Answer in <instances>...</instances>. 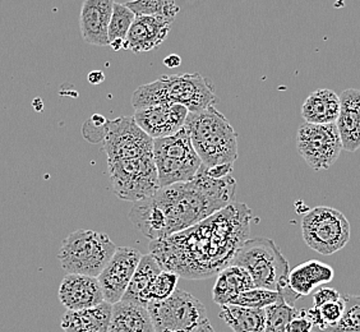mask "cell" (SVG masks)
Masks as SVG:
<instances>
[{
  "instance_id": "1",
  "label": "cell",
  "mask_w": 360,
  "mask_h": 332,
  "mask_svg": "<svg viewBox=\"0 0 360 332\" xmlns=\"http://www.w3.org/2000/svg\"><path fill=\"white\" fill-rule=\"evenodd\" d=\"M252 217L245 203L234 201L191 228L153 241L150 253L162 270L184 279H208L233 263L250 239Z\"/></svg>"
},
{
  "instance_id": "2",
  "label": "cell",
  "mask_w": 360,
  "mask_h": 332,
  "mask_svg": "<svg viewBox=\"0 0 360 332\" xmlns=\"http://www.w3.org/2000/svg\"><path fill=\"white\" fill-rule=\"evenodd\" d=\"M231 175L214 179L201 166L193 179L160 188L153 197L136 202L129 220L148 239L158 241L193 226L236 200Z\"/></svg>"
},
{
  "instance_id": "3",
  "label": "cell",
  "mask_w": 360,
  "mask_h": 332,
  "mask_svg": "<svg viewBox=\"0 0 360 332\" xmlns=\"http://www.w3.org/2000/svg\"><path fill=\"white\" fill-rule=\"evenodd\" d=\"M161 103H173L186 106L189 113L201 111L219 103L212 81L200 73L162 76L147 83L133 92L134 110Z\"/></svg>"
},
{
  "instance_id": "4",
  "label": "cell",
  "mask_w": 360,
  "mask_h": 332,
  "mask_svg": "<svg viewBox=\"0 0 360 332\" xmlns=\"http://www.w3.org/2000/svg\"><path fill=\"white\" fill-rule=\"evenodd\" d=\"M184 129L206 167L234 164L238 159V134L225 115L210 106L188 114Z\"/></svg>"
},
{
  "instance_id": "5",
  "label": "cell",
  "mask_w": 360,
  "mask_h": 332,
  "mask_svg": "<svg viewBox=\"0 0 360 332\" xmlns=\"http://www.w3.org/2000/svg\"><path fill=\"white\" fill-rule=\"evenodd\" d=\"M233 264L250 272L256 288L280 291L294 305L299 298L289 289V262L276 243L267 238L248 239L236 253Z\"/></svg>"
},
{
  "instance_id": "6",
  "label": "cell",
  "mask_w": 360,
  "mask_h": 332,
  "mask_svg": "<svg viewBox=\"0 0 360 332\" xmlns=\"http://www.w3.org/2000/svg\"><path fill=\"white\" fill-rule=\"evenodd\" d=\"M117 248L108 234L81 229L63 241L58 260L67 274L97 277Z\"/></svg>"
},
{
  "instance_id": "7",
  "label": "cell",
  "mask_w": 360,
  "mask_h": 332,
  "mask_svg": "<svg viewBox=\"0 0 360 332\" xmlns=\"http://www.w3.org/2000/svg\"><path fill=\"white\" fill-rule=\"evenodd\" d=\"M153 161L161 188L193 179L202 166L184 127L173 136L153 139Z\"/></svg>"
},
{
  "instance_id": "8",
  "label": "cell",
  "mask_w": 360,
  "mask_h": 332,
  "mask_svg": "<svg viewBox=\"0 0 360 332\" xmlns=\"http://www.w3.org/2000/svg\"><path fill=\"white\" fill-rule=\"evenodd\" d=\"M111 187L123 201H143L159 191V174L153 155L108 161Z\"/></svg>"
},
{
  "instance_id": "9",
  "label": "cell",
  "mask_w": 360,
  "mask_h": 332,
  "mask_svg": "<svg viewBox=\"0 0 360 332\" xmlns=\"http://www.w3.org/2000/svg\"><path fill=\"white\" fill-rule=\"evenodd\" d=\"M302 234L309 248L319 255L331 256L350 241V224L339 210L319 206L305 212Z\"/></svg>"
},
{
  "instance_id": "10",
  "label": "cell",
  "mask_w": 360,
  "mask_h": 332,
  "mask_svg": "<svg viewBox=\"0 0 360 332\" xmlns=\"http://www.w3.org/2000/svg\"><path fill=\"white\" fill-rule=\"evenodd\" d=\"M156 332H187L207 322L206 307L191 293L176 289L170 297L147 305Z\"/></svg>"
},
{
  "instance_id": "11",
  "label": "cell",
  "mask_w": 360,
  "mask_h": 332,
  "mask_svg": "<svg viewBox=\"0 0 360 332\" xmlns=\"http://www.w3.org/2000/svg\"><path fill=\"white\" fill-rule=\"evenodd\" d=\"M300 156L313 170H327L338 161L344 150L336 123L300 125L297 136Z\"/></svg>"
},
{
  "instance_id": "12",
  "label": "cell",
  "mask_w": 360,
  "mask_h": 332,
  "mask_svg": "<svg viewBox=\"0 0 360 332\" xmlns=\"http://www.w3.org/2000/svg\"><path fill=\"white\" fill-rule=\"evenodd\" d=\"M104 151L108 161L153 155V139L137 124L133 117H122L106 122Z\"/></svg>"
},
{
  "instance_id": "13",
  "label": "cell",
  "mask_w": 360,
  "mask_h": 332,
  "mask_svg": "<svg viewBox=\"0 0 360 332\" xmlns=\"http://www.w3.org/2000/svg\"><path fill=\"white\" fill-rule=\"evenodd\" d=\"M142 253L131 247H118L104 270L97 276L104 293L105 302L115 305L124 297Z\"/></svg>"
},
{
  "instance_id": "14",
  "label": "cell",
  "mask_w": 360,
  "mask_h": 332,
  "mask_svg": "<svg viewBox=\"0 0 360 332\" xmlns=\"http://www.w3.org/2000/svg\"><path fill=\"white\" fill-rule=\"evenodd\" d=\"M189 110L186 106L173 103H161L134 113V120L151 139L173 136L180 131L187 119Z\"/></svg>"
},
{
  "instance_id": "15",
  "label": "cell",
  "mask_w": 360,
  "mask_h": 332,
  "mask_svg": "<svg viewBox=\"0 0 360 332\" xmlns=\"http://www.w3.org/2000/svg\"><path fill=\"white\" fill-rule=\"evenodd\" d=\"M173 21L155 15H136L124 42V50L134 54L153 51L167 40Z\"/></svg>"
},
{
  "instance_id": "16",
  "label": "cell",
  "mask_w": 360,
  "mask_h": 332,
  "mask_svg": "<svg viewBox=\"0 0 360 332\" xmlns=\"http://www.w3.org/2000/svg\"><path fill=\"white\" fill-rule=\"evenodd\" d=\"M59 300L68 311H79L104 302L98 279L81 274H67L59 286Z\"/></svg>"
},
{
  "instance_id": "17",
  "label": "cell",
  "mask_w": 360,
  "mask_h": 332,
  "mask_svg": "<svg viewBox=\"0 0 360 332\" xmlns=\"http://www.w3.org/2000/svg\"><path fill=\"white\" fill-rule=\"evenodd\" d=\"M114 0H84L79 14V28L84 42L95 46H109Z\"/></svg>"
},
{
  "instance_id": "18",
  "label": "cell",
  "mask_w": 360,
  "mask_h": 332,
  "mask_svg": "<svg viewBox=\"0 0 360 332\" xmlns=\"http://www.w3.org/2000/svg\"><path fill=\"white\" fill-rule=\"evenodd\" d=\"M342 148L355 153L360 148V90L347 89L340 95L339 118L336 120Z\"/></svg>"
},
{
  "instance_id": "19",
  "label": "cell",
  "mask_w": 360,
  "mask_h": 332,
  "mask_svg": "<svg viewBox=\"0 0 360 332\" xmlns=\"http://www.w3.org/2000/svg\"><path fill=\"white\" fill-rule=\"evenodd\" d=\"M108 332H156L147 307L122 299L112 305Z\"/></svg>"
},
{
  "instance_id": "20",
  "label": "cell",
  "mask_w": 360,
  "mask_h": 332,
  "mask_svg": "<svg viewBox=\"0 0 360 332\" xmlns=\"http://www.w3.org/2000/svg\"><path fill=\"white\" fill-rule=\"evenodd\" d=\"M335 271L327 263L311 260L289 272V289L298 298L307 297L321 285L331 283Z\"/></svg>"
},
{
  "instance_id": "21",
  "label": "cell",
  "mask_w": 360,
  "mask_h": 332,
  "mask_svg": "<svg viewBox=\"0 0 360 332\" xmlns=\"http://www.w3.org/2000/svg\"><path fill=\"white\" fill-rule=\"evenodd\" d=\"M112 305L103 302L98 305L68 311L63 314L60 327L64 332L98 331L108 332L110 324Z\"/></svg>"
},
{
  "instance_id": "22",
  "label": "cell",
  "mask_w": 360,
  "mask_h": 332,
  "mask_svg": "<svg viewBox=\"0 0 360 332\" xmlns=\"http://www.w3.org/2000/svg\"><path fill=\"white\" fill-rule=\"evenodd\" d=\"M253 288L256 286L250 272L242 266L231 263L217 274L212 289V299L216 305H230L238 295Z\"/></svg>"
},
{
  "instance_id": "23",
  "label": "cell",
  "mask_w": 360,
  "mask_h": 332,
  "mask_svg": "<svg viewBox=\"0 0 360 332\" xmlns=\"http://www.w3.org/2000/svg\"><path fill=\"white\" fill-rule=\"evenodd\" d=\"M340 96L333 90L319 89L305 98L302 117L307 123L330 124L339 118Z\"/></svg>"
},
{
  "instance_id": "24",
  "label": "cell",
  "mask_w": 360,
  "mask_h": 332,
  "mask_svg": "<svg viewBox=\"0 0 360 332\" xmlns=\"http://www.w3.org/2000/svg\"><path fill=\"white\" fill-rule=\"evenodd\" d=\"M219 317L234 332H264L266 328V308L225 305Z\"/></svg>"
},
{
  "instance_id": "25",
  "label": "cell",
  "mask_w": 360,
  "mask_h": 332,
  "mask_svg": "<svg viewBox=\"0 0 360 332\" xmlns=\"http://www.w3.org/2000/svg\"><path fill=\"white\" fill-rule=\"evenodd\" d=\"M162 271L158 260L151 255H143L139 261L137 269L134 271L132 280L129 283L128 289L125 291L124 300H132L141 305H146V293L148 290L150 285L153 284L155 277Z\"/></svg>"
},
{
  "instance_id": "26",
  "label": "cell",
  "mask_w": 360,
  "mask_h": 332,
  "mask_svg": "<svg viewBox=\"0 0 360 332\" xmlns=\"http://www.w3.org/2000/svg\"><path fill=\"white\" fill-rule=\"evenodd\" d=\"M125 6L136 15H155L174 21L180 8L175 0H132Z\"/></svg>"
},
{
  "instance_id": "27",
  "label": "cell",
  "mask_w": 360,
  "mask_h": 332,
  "mask_svg": "<svg viewBox=\"0 0 360 332\" xmlns=\"http://www.w3.org/2000/svg\"><path fill=\"white\" fill-rule=\"evenodd\" d=\"M294 305L285 299L266 308V328L264 332H286L291 319L298 313Z\"/></svg>"
},
{
  "instance_id": "28",
  "label": "cell",
  "mask_w": 360,
  "mask_h": 332,
  "mask_svg": "<svg viewBox=\"0 0 360 332\" xmlns=\"http://www.w3.org/2000/svg\"><path fill=\"white\" fill-rule=\"evenodd\" d=\"M136 14L133 13L125 4L114 3L110 23H109V44L112 42H124L132 26Z\"/></svg>"
},
{
  "instance_id": "29",
  "label": "cell",
  "mask_w": 360,
  "mask_h": 332,
  "mask_svg": "<svg viewBox=\"0 0 360 332\" xmlns=\"http://www.w3.org/2000/svg\"><path fill=\"white\" fill-rule=\"evenodd\" d=\"M283 299H285V297L280 291L253 288V289L244 291L240 295H238L233 300V303H230V305H244V307H250V308H267Z\"/></svg>"
},
{
  "instance_id": "30",
  "label": "cell",
  "mask_w": 360,
  "mask_h": 332,
  "mask_svg": "<svg viewBox=\"0 0 360 332\" xmlns=\"http://www.w3.org/2000/svg\"><path fill=\"white\" fill-rule=\"evenodd\" d=\"M345 311L336 325L323 332H360V295H342Z\"/></svg>"
},
{
  "instance_id": "31",
  "label": "cell",
  "mask_w": 360,
  "mask_h": 332,
  "mask_svg": "<svg viewBox=\"0 0 360 332\" xmlns=\"http://www.w3.org/2000/svg\"><path fill=\"white\" fill-rule=\"evenodd\" d=\"M179 275L172 271L162 270L155 277L153 284L150 285L146 293V305L155 300H162L170 297L176 290Z\"/></svg>"
},
{
  "instance_id": "32",
  "label": "cell",
  "mask_w": 360,
  "mask_h": 332,
  "mask_svg": "<svg viewBox=\"0 0 360 332\" xmlns=\"http://www.w3.org/2000/svg\"><path fill=\"white\" fill-rule=\"evenodd\" d=\"M344 311H345V299L342 295L336 300L328 302V303L319 307V316H321L323 326H325L323 331L330 328L331 326L336 325L340 319L342 317Z\"/></svg>"
},
{
  "instance_id": "33",
  "label": "cell",
  "mask_w": 360,
  "mask_h": 332,
  "mask_svg": "<svg viewBox=\"0 0 360 332\" xmlns=\"http://www.w3.org/2000/svg\"><path fill=\"white\" fill-rule=\"evenodd\" d=\"M314 326L312 321L308 317L305 309H299L295 317L291 319L290 324L288 325L286 332H313Z\"/></svg>"
},
{
  "instance_id": "34",
  "label": "cell",
  "mask_w": 360,
  "mask_h": 332,
  "mask_svg": "<svg viewBox=\"0 0 360 332\" xmlns=\"http://www.w3.org/2000/svg\"><path fill=\"white\" fill-rule=\"evenodd\" d=\"M340 297H341V294L333 288H328V286L321 288L319 290L313 294V307L319 308L321 305H326L328 302L339 299Z\"/></svg>"
},
{
  "instance_id": "35",
  "label": "cell",
  "mask_w": 360,
  "mask_h": 332,
  "mask_svg": "<svg viewBox=\"0 0 360 332\" xmlns=\"http://www.w3.org/2000/svg\"><path fill=\"white\" fill-rule=\"evenodd\" d=\"M202 167L208 177H211L214 179H222V178L230 177L234 170L233 164H220V165L211 166V167L202 165Z\"/></svg>"
},
{
  "instance_id": "36",
  "label": "cell",
  "mask_w": 360,
  "mask_h": 332,
  "mask_svg": "<svg viewBox=\"0 0 360 332\" xmlns=\"http://www.w3.org/2000/svg\"><path fill=\"white\" fill-rule=\"evenodd\" d=\"M87 79L91 84H100L105 81L104 73L101 70H92L90 75L87 76Z\"/></svg>"
},
{
  "instance_id": "37",
  "label": "cell",
  "mask_w": 360,
  "mask_h": 332,
  "mask_svg": "<svg viewBox=\"0 0 360 332\" xmlns=\"http://www.w3.org/2000/svg\"><path fill=\"white\" fill-rule=\"evenodd\" d=\"M164 64L167 65V68H178L181 64V58L176 54H172L164 59Z\"/></svg>"
},
{
  "instance_id": "38",
  "label": "cell",
  "mask_w": 360,
  "mask_h": 332,
  "mask_svg": "<svg viewBox=\"0 0 360 332\" xmlns=\"http://www.w3.org/2000/svg\"><path fill=\"white\" fill-rule=\"evenodd\" d=\"M187 332H216L215 330H214V327H212V325L210 324V321H207V322H205V324H202V325L197 326L195 328H193V330H191V331Z\"/></svg>"
},
{
  "instance_id": "39",
  "label": "cell",
  "mask_w": 360,
  "mask_h": 332,
  "mask_svg": "<svg viewBox=\"0 0 360 332\" xmlns=\"http://www.w3.org/2000/svg\"><path fill=\"white\" fill-rule=\"evenodd\" d=\"M86 332H98V331H86Z\"/></svg>"
},
{
  "instance_id": "40",
  "label": "cell",
  "mask_w": 360,
  "mask_h": 332,
  "mask_svg": "<svg viewBox=\"0 0 360 332\" xmlns=\"http://www.w3.org/2000/svg\"><path fill=\"white\" fill-rule=\"evenodd\" d=\"M316 332H323V331H319V330H317V331H316Z\"/></svg>"
},
{
  "instance_id": "41",
  "label": "cell",
  "mask_w": 360,
  "mask_h": 332,
  "mask_svg": "<svg viewBox=\"0 0 360 332\" xmlns=\"http://www.w3.org/2000/svg\"><path fill=\"white\" fill-rule=\"evenodd\" d=\"M313 332H316V331H313Z\"/></svg>"
}]
</instances>
